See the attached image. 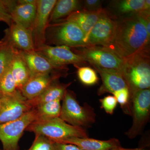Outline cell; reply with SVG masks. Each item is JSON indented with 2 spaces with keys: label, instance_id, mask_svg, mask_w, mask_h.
I'll use <instances>...</instances> for the list:
<instances>
[{
  "label": "cell",
  "instance_id": "6da1fadb",
  "mask_svg": "<svg viewBox=\"0 0 150 150\" xmlns=\"http://www.w3.org/2000/svg\"><path fill=\"white\" fill-rule=\"evenodd\" d=\"M150 40L142 20L137 13H134L116 21L113 38L103 48L125 60L149 50Z\"/></svg>",
  "mask_w": 150,
  "mask_h": 150
},
{
  "label": "cell",
  "instance_id": "7a4b0ae2",
  "mask_svg": "<svg viewBox=\"0 0 150 150\" xmlns=\"http://www.w3.org/2000/svg\"><path fill=\"white\" fill-rule=\"evenodd\" d=\"M122 72L128 84L131 95L150 88V66L149 50L125 59Z\"/></svg>",
  "mask_w": 150,
  "mask_h": 150
},
{
  "label": "cell",
  "instance_id": "3957f363",
  "mask_svg": "<svg viewBox=\"0 0 150 150\" xmlns=\"http://www.w3.org/2000/svg\"><path fill=\"white\" fill-rule=\"evenodd\" d=\"M25 131L34 133L35 135H42L55 142L70 137H88L85 129L72 126L60 117L35 120L30 124Z\"/></svg>",
  "mask_w": 150,
  "mask_h": 150
},
{
  "label": "cell",
  "instance_id": "277c9868",
  "mask_svg": "<svg viewBox=\"0 0 150 150\" xmlns=\"http://www.w3.org/2000/svg\"><path fill=\"white\" fill-rule=\"evenodd\" d=\"M59 117L73 126L85 128L95 122L94 109L87 103L81 105L74 93L67 90L62 99Z\"/></svg>",
  "mask_w": 150,
  "mask_h": 150
},
{
  "label": "cell",
  "instance_id": "5b68a950",
  "mask_svg": "<svg viewBox=\"0 0 150 150\" xmlns=\"http://www.w3.org/2000/svg\"><path fill=\"white\" fill-rule=\"evenodd\" d=\"M86 35L73 22L64 21L49 24L46 32V43L72 48L85 46Z\"/></svg>",
  "mask_w": 150,
  "mask_h": 150
},
{
  "label": "cell",
  "instance_id": "8992f818",
  "mask_svg": "<svg viewBox=\"0 0 150 150\" xmlns=\"http://www.w3.org/2000/svg\"><path fill=\"white\" fill-rule=\"evenodd\" d=\"M131 115L133 121L131 128L125 133L133 139L142 134L149 119L150 89L138 91L131 95Z\"/></svg>",
  "mask_w": 150,
  "mask_h": 150
},
{
  "label": "cell",
  "instance_id": "52a82bcc",
  "mask_svg": "<svg viewBox=\"0 0 150 150\" xmlns=\"http://www.w3.org/2000/svg\"><path fill=\"white\" fill-rule=\"evenodd\" d=\"M35 108H33L16 120L0 124V141L3 150H19L18 142L24 131L37 120Z\"/></svg>",
  "mask_w": 150,
  "mask_h": 150
},
{
  "label": "cell",
  "instance_id": "ba28073f",
  "mask_svg": "<svg viewBox=\"0 0 150 150\" xmlns=\"http://www.w3.org/2000/svg\"><path fill=\"white\" fill-rule=\"evenodd\" d=\"M79 54L86 62L93 66L118 70L122 74L125 60L117 54L103 47L96 46L79 47Z\"/></svg>",
  "mask_w": 150,
  "mask_h": 150
},
{
  "label": "cell",
  "instance_id": "9c48e42d",
  "mask_svg": "<svg viewBox=\"0 0 150 150\" xmlns=\"http://www.w3.org/2000/svg\"><path fill=\"white\" fill-rule=\"evenodd\" d=\"M33 109L18 90L0 97V124L16 120Z\"/></svg>",
  "mask_w": 150,
  "mask_h": 150
},
{
  "label": "cell",
  "instance_id": "30bf717a",
  "mask_svg": "<svg viewBox=\"0 0 150 150\" xmlns=\"http://www.w3.org/2000/svg\"><path fill=\"white\" fill-rule=\"evenodd\" d=\"M56 0H37V10L30 28L35 49L46 44V32Z\"/></svg>",
  "mask_w": 150,
  "mask_h": 150
},
{
  "label": "cell",
  "instance_id": "8fae6325",
  "mask_svg": "<svg viewBox=\"0 0 150 150\" xmlns=\"http://www.w3.org/2000/svg\"><path fill=\"white\" fill-rule=\"evenodd\" d=\"M35 51L57 67H65L70 64L79 65L86 63L81 56L74 53L70 47L67 46H51L45 44L35 48Z\"/></svg>",
  "mask_w": 150,
  "mask_h": 150
},
{
  "label": "cell",
  "instance_id": "7c38bea8",
  "mask_svg": "<svg viewBox=\"0 0 150 150\" xmlns=\"http://www.w3.org/2000/svg\"><path fill=\"white\" fill-rule=\"evenodd\" d=\"M116 21L104 13L91 30L85 40V46L102 45L105 47L111 42L115 32Z\"/></svg>",
  "mask_w": 150,
  "mask_h": 150
},
{
  "label": "cell",
  "instance_id": "4fadbf2b",
  "mask_svg": "<svg viewBox=\"0 0 150 150\" xmlns=\"http://www.w3.org/2000/svg\"><path fill=\"white\" fill-rule=\"evenodd\" d=\"M5 38L19 51L31 52L35 51L30 30L13 21L6 31Z\"/></svg>",
  "mask_w": 150,
  "mask_h": 150
},
{
  "label": "cell",
  "instance_id": "5bb4252c",
  "mask_svg": "<svg viewBox=\"0 0 150 150\" xmlns=\"http://www.w3.org/2000/svg\"><path fill=\"white\" fill-rule=\"evenodd\" d=\"M62 75L60 73L35 75L30 78L19 91L26 99L31 100L43 92Z\"/></svg>",
  "mask_w": 150,
  "mask_h": 150
},
{
  "label": "cell",
  "instance_id": "9a60e30c",
  "mask_svg": "<svg viewBox=\"0 0 150 150\" xmlns=\"http://www.w3.org/2000/svg\"><path fill=\"white\" fill-rule=\"evenodd\" d=\"M37 0H20L16 2L10 11L13 21L30 30L35 19Z\"/></svg>",
  "mask_w": 150,
  "mask_h": 150
},
{
  "label": "cell",
  "instance_id": "2e32d148",
  "mask_svg": "<svg viewBox=\"0 0 150 150\" xmlns=\"http://www.w3.org/2000/svg\"><path fill=\"white\" fill-rule=\"evenodd\" d=\"M20 52L28 67L30 78L37 75L59 73L61 70L66 69L65 67H57L53 64L35 51Z\"/></svg>",
  "mask_w": 150,
  "mask_h": 150
},
{
  "label": "cell",
  "instance_id": "e0dca14e",
  "mask_svg": "<svg viewBox=\"0 0 150 150\" xmlns=\"http://www.w3.org/2000/svg\"><path fill=\"white\" fill-rule=\"evenodd\" d=\"M93 67L99 73L102 81V85L98 90L99 95L105 93H110L112 94L123 89L129 88L121 72L116 70L103 69L97 66Z\"/></svg>",
  "mask_w": 150,
  "mask_h": 150
},
{
  "label": "cell",
  "instance_id": "ac0fdd59",
  "mask_svg": "<svg viewBox=\"0 0 150 150\" xmlns=\"http://www.w3.org/2000/svg\"><path fill=\"white\" fill-rule=\"evenodd\" d=\"M56 142L75 145L82 150H111L122 146L119 140L116 138L100 140L88 137H73Z\"/></svg>",
  "mask_w": 150,
  "mask_h": 150
},
{
  "label": "cell",
  "instance_id": "d6986e66",
  "mask_svg": "<svg viewBox=\"0 0 150 150\" xmlns=\"http://www.w3.org/2000/svg\"><path fill=\"white\" fill-rule=\"evenodd\" d=\"M106 12L103 9L96 12L78 10L74 12L65 20L76 23L86 35V39L96 22Z\"/></svg>",
  "mask_w": 150,
  "mask_h": 150
},
{
  "label": "cell",
  "instance_id": "ffe728a7",
  "mask_svg": "<svg viewBox=\"0 0 150 150\" xmlns=\"http://www.w3.org/2000/svg\"><path fill=\"white\" fill-rule=\"evenodd\" d=\"M71 83L67 84L58 83L56 81L50 85L46 89L38 96L34 99L29 100L33 108L40 105L54 100H62L67 90V88Z\"/></svg>",
  "mask_w": 150,
  "mask_h": 150
},
{
  "label": "cell",
  "instance_id": "44dd1931",
  "mask_svg": "<svg viewBox=\"0 0 150 150\" xmlns=\"http://www.w3.org/2000/svg\"><path fill=\"white\" fill-rule=\"evenodd\" d=\"M11 69L17 89L20 90L29 80L30 74L27 64L18 50L16 52L12 61Z\"/></svg>",
  "mask_w": 150,
  "mask_h": 150
},
{
  "label": "cell",
  "instance_id": "7402d4cb",
  "mask_svg": "<svg viewBox=\"0 0 150 150\" xmlns=\"http://www.w3.org/2000/svg\"><path fill=\"white\" fill-rule=\"evenodd\" d=\"M81 2L77 0L57 1L51 11L49 23H56L61 18L69 16L80 8Z\"/></svg>",
  "mask_w": 150,
  "mask_h": 150
},
{
  "label": "cell",
  "instance_id": "603a6c76",
  "mask_svg": "<svg viewBox=\"0 0 150 150\" xmlns=\"http://www.w3.org/2000/svg\"><path fill=\"white\" fill-rule=\"evenodd\" d=\"M61 100H54L38 105L35 108L38 120H47L59 117L61 113Z\"/></svg>",
  "mask_w": 150,
  "mask_h": 150
},
{
  "label": "cell",
  "instance_id": "cb8c5ba5",
  "mask_svg": "<svg viewBox=\"0 0 150 150\" xmlns=\"http://www.w3.org/2000/svg\"><path fill=\"white\" fill-rule=\"evenodd\" d=\"M0 46V76L10 66L17 49L5 38Z\"/></svg>",
  "mask_w": 150,
  "mask_h": 150
},
{
  "label": "cell",
  "instance_id": "d4e9b609",
  "mask_svg": "<svg viewBox=\"0 0 150 150\" xmlns=\"http://www.w3.org/2000/svg\"><path fill=\"white\" fill-rule=\"evenodd\" d=\"M145 0H123L117 4L118 11L122 14L136 13L144 10Z\"/></svg>",
  "mask_w": 150,
  "mask_h": 150
},
{
  "label": "cell",
  "instance_id": "484cf974",
  "mask_svg": "<svg viewBox=\"0 0 150 150\" xmlns=\"http://www.w3.org/2000/svg\"><path fill=\"white\" fill-rule=\"evenodd\" d=\"M0 89L3 95L13 93L17 89L16 84L12 74L11 64L0 76Z\"/></svg>",
  "mask_w": 150,
  "mask_h": 150
},
{
  "label": "cell",
  "instance_id": "4316f807",
  "mask_svg": "<svg viewBox=\"0 0 150 150\" xmlns=\"http://www.w3.org/2000/svg\"><path fill=\"white\" fill-rule=\"evenodd\" d=\"M77 74L80 81L86 86L93 85L97 83L98 81L96 72L90 67H79Z\"/></svg>",
  "mask_w": 150,
  "mask_h": 150
},
{
  "label": "cell",
  "instance_id": "83f0119b",
  "mask_svg": "<svg viewBox=\"0 0 150 150\" xmlns=\"http://www.w3.org/2000/svg\"><path fill=\"white\" fill-rule=\"evenodd\" d=\"M26 150H55V142L42 135H36L31 146Z\"/></svg>",
  "mask_w": 150,
  "mask_h": 150
},
{
  "label": "cell",
  "instance_id": "f1b7e54d",
  "mask_svg": "<svg viewBox=\"0 0 150 150\" xmlns=\"http://www.w3.org/2000/svg\"><path fill=\"white\" fill-rule=\"evenodd\" d=\"M99 101L101 108L106 113L110 115L113 114L118 103L115 97L113 96H108L100 99Z\"/></svg>",
  "mask_w": 150,
  "mask_h": 150
},
{
  "label": "cell",
  "instance_id": "f546056e",
  "mask_svg": "<svg viewBox=\"0 0 150 150\" xmlns=\"http://www.w3.org/2000/svg\"><path fill=\"white\" fill-rule=\"evenodd\" d=\"M0 21L5 23L9 26L13 22L11 16L4 1H0Z\"/></svg>",
  "mask_w": 150,
  "mask_h": 150
},
{
  "label": "cell",
  "instance_id": "4dcf8cb0",
  "mask_svg": "<svg viewBox=\"0 0 150 150\" xmlns=\"http://www.w3.org/2000/svg\"><path fill=\"white\" fill-rule=\"evenodd\" d=\"M102 8V1L99 0H86L84 1L83 10L96 12Z\"/></svg>",
  "mask_w": 150,
  "mask_h": 150
},
{
  "label": "cell",
  "instance_id": "1f68e13d",
  "mask_svg": "<svg viewBox=\"0 0 150 150\" xmlns=\"http://www.w3.org/2000/svg\"><path fill=\"white\" fill-rule=\"evenodd\" d=\"M150 11H142L137 13L142 20L146 27L148 37L150 39Z\"/></svg>",
  "mask_w": 150,
  "mask_h": 150
},
{
  "label": "cell",
  "instance_id": "d6a6232c",
  "mask_svg": "<svg viewBox=\"0 0 150 150\" xmlns=\"http://www.w3.org/2000/svg\"><path fill=\"white\" fill-rule=\"evenodd\" d=\"M55 150H82L75 145L55 142Z\"/></svg>",
  "mask_w": 150,
  "mask_h": 150
},
{
  "label": "cell",
  "instance_id": "836d02e7",
  "mask_svg": "<svg viewBox=\"0 0 150 150\" xmlns=\"http://www.w3.org/2000/svg\"><path fill=\"white\" fill-rule=\"evenodd\" d=\"M111 150H149L144 147H139L135 148V149H126L122 147V146L119 147Z\"/></svg>",
  "mask_w": 150,
  "mask_h": 150
},
{
  "label": "cell",
  "instance_id": "e575fe53",
  "mask_svg": "<svg viewBox=\"0 0 150 150\" xmlns=\"http://www.w3.org/2000/svg\"><path fill=\"white\" fill-rule=\"evenodd\" d=\"M150 0H145L143 11H150Z\"/></svg>",
  "mask_w": 150,
  "mask_h": 150
},
{
  "label": "cell",
  "instance_id": "d590c367",
  "mask_svg": "<svg viewBox=\"0 0 150 150\" xmlns=\"http://www.w3.org/2000/svg\"><path fill=\"white\" fill-rule=\"evenodd\" d=\"M3 95V94L2 93L1 91V89H0V97H1V96H2Z\"/></svg>",
  "mask_w": 150,
  "mask_h": 150
},
{
  "label": "cell",
  "instance_id": "8d00e7d4",
  "mask_svg": "<svg viewBox=\"0 0 150 150\" xmlns=\"http://www.w3.org/2000/svg\"><path fill=\"white\" fill-rule=\"evenodd\" d=\"M3 40H1L0 41V46H1V45L2 43H3Z\"/></svg>",
  "mask_w": 150,
  "mask_h": 150
},
{
  "label": "cell",
  "instance_id": "74e56055",
  "mask_svg": "<svg viewBox=\"0 0 150 150\" xmlns=\"http://www.w3.org/2000/svg\"></svg>",
  "mask_w": 150,
  "mask_h": 150
}]
</instances>
